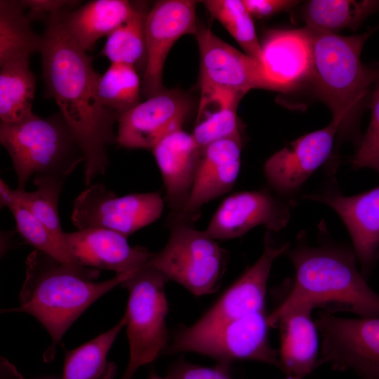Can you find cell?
Listing matches in <instances>:
<instances>
[{
	"label": "cell",
	"instance_id": "cell-34",
	"mask_svg": "<svg viewBox=\"0 0 379 379\" xmlns=\"http://www.w3.org/2000/svg\"><path fill=\"white\" fill-rule=\"evenodd\" d=\"M351 162L354 168H371L379 173V77L372 95L370 124Z\"/></svg>",
	"mask_w": 379,
	"mask_h": 379
},
{
	"label": "cell",
	"instance_id": "cell-12",
	"mask_svg": "<svg viewBox=\"0 0 379 379\" xmlns=\"http://www.w3.org/2000/svg\"><path fill=\"white\" fill-rule=\"evenodd\" d=\"M196 5L191 0H160L147 14L146 63L141 86L147 98L166 90L163 70L174 44L184 35L197 34Z\"/></svg>",
	"mask_w": 379,
	"mask_h": 379
},
{
	"label": "cell",
	"instance_id": "cell-3",
	"mask_svg": "<svg viewBox=\"0 0 379 379\" xmlns=\"http://www.w3.org/2000/svg\"><path fill=\"white\" fill-rule=\"evenodd\" d=\"M99 274L97 269L69 266L35 249L26 260L20 306L2 312L34 316L51 335V347L55 348L90 305L131 275L117 274L109 279L95 281Z\"/></svg>",
	"mask_w": 379,
	"mask_h": 379
},
{
	"label": "cell",
	"instance_id": "cell-10",
	"mask_svg": "<svg viewBox=\"0 0 379 379\" xmlns=\"http://www.w3.org/2000/svg\"><path fill=\"white\" fill-rule=\"evenodd\" d=\"M164 206L159 192L118 197L104 185L95 184L75 199L71 220L78 230L103 228L128 237L160 218Z\"/></svg>",
	"mask_w": 379,
	"mask_h": 379
},
{
	"label": "cell",
	"instance_id": "cell-28",
	"mask_svg": "<svg viewBox=\"0 0 379 379\" xmlns=\"http://www.w3.org/2000/svg\"><path fill=\"white\" fill-rule=\"evenodd\" d=\"M126 324L124 315L108 331L68 352L61 379H99L104 373L108 352Z\"/></svg>",
	"mask_w": 379,
	"mask_h": 379
},
{
	"label": "cell",
	"instance_id": "cell-4",
	"mask_svg": "<svg viewBox=\"0 0 379 379\" xmlns=\"http://www.w3.org/2000/svg\"><path fill=\"white\" fill-rule=\"evenodd\" d=\"M311 79L317 97L341 122L339 132L352 127L358 109L379 71L361 61L363 46L373 30L354 36L311 29Z\"/></svg>",
	"mask_w": 379,
	"mask_h": 379
},
{
	"label": "cell",
	"instance_id": "cell-42",
	"mask_svg": "<svg viewBox=\"0 0 379 379\" xmlns=\"http://www.w3.org/2000/svg\"><path fill=\"white\" fill-rule=\"evenodd\" d=\"M121 379H130V378H127V377L126 378V376H124V375H122V377H121Z\"/></svg>",
	"mask_w": 379,
	"mask_h": 379
},
{
	"label": "cell",
	"instance_id": "cell-38",
	"mask_svg": "<svg viewBox=\"0 0 379 379\" xmlns=\"http://www.w3.org/2000/svg\"><path fill=\"white\" fill-rule=\"evenodd\" d=\"M0 202L1 207H7L9 210L19 203L13 194V190H11L2 179L0 180Z\"/></svg>",
	"mask_w": 379,
	"mask_h": 379
},
{
	"label": "cell",
	"instance_id": "cell-32",
	"mask_svg": "<svg viewBox=\"0 0 379 379\" xmlns=\"http://www.w3.org/2000/svg\"><path fill=\"white\" fill-rule=\"evenodd\" d=\"M146 13L137 9L128 20L107 36L101 54L110 63L135 66L143 56L146 61Z\"/></svg>",
	"mask_w": 379,
	"mask_h": 379
},
{
	"label": "cell",
	"instance_id": "cell-6",
	"mask_svg": "<svg viewBox=\"0 0 379 379\" xmlns=\"http://www.w3.org/2000/svg\"><path fill=\"white\" fill-rule=\"evenodd\" d=\"M168 225V241L147 264L197 296L215 292L227 268L228 252L193 223L172 220Z\"/></svg>",
	"mask_w": 379,
	"mask_h": 379
},
{
	"label": "cell",
	"instance_id": "cell-15",
	"mask_svg": "<svg viewBox=\"0 0 379 379\" xmlns=\"http://www.w3.org/2000/svg\"><path fill=\"white\" fill-rule=\"evenodd\" d=\"M268 230L260 258L248 267L240 277L193 325L197 328L216 326L246 315L264 311L267 284L274 260L286 253L288 244L277 245Z\"/></svg>",
	"mask_w": 379,
	"mask_h": 379
},
{
	"label": "cell",
	"instance_id": "cell-40",
	"mask_svg": "<svg viewBox=\"0 0 379 379\" xmlns=\"http://www.w3.org/2000/svg\"><path fill=\"white\" fill-rule=\"evenodd\" d=\"M148 379H166L165 377H161L156 373H152L149 375V377Z\"/></svg>",
	"mask_w": 379,
	"mask_h": 379
},
{
	"label": "cell",
	"instance_id": "cell-20",
	"mask_svg": "<svg viewBox=\"0 0 379 379\" xmlns=\"http://www.w3.org/2000/svg\"><path fill=\"white\" fill-rule=\"evenodd\" d=\"M241 147V140L230 138L213 142L202 150L190 199L184 210L168 220L194 223L205 204L231 190L240 172Z\"/></svg>",
	"mask_w": 379,
	"mask_h": 379
},
{
	"label": "cell",
	"instance_id": "cell-26",
	"mask_svg": "<svg viewBox=\"0 0 379 379\" xmlns=\"http://www.w3.org/2000/svg\"><path fill=\"white\" fill-rule=\"evenodd\" d=\"M19 1H0V67L17 58L40 51L44 38L32 28Z\"/></svg>",
	"mask_w": 379,
	"mask_h": 379
},
{
	"label": "cell",
	"instance_id": "cell-30",
	"mask_svg": "<svg viewBox=\"0 0 379 379\" xmlns=\"http://www.w3.org/2000/svg\"><path fill=\"white\" fill-rule=\"evenodd\" d=\"M237 107L215 101L201 102L197 119L191 133L201 150L225 139H240Z\"/></svg>",
	"mask_w": 379,
	"mask_h": 379
},
{
	"label": "cell",
	"instance_id": "cell-41",
	"mask_svg": "<svg viewBox=\"0 0 379 379\" xmlns=\"http://www.w3.org/2000/svg\"><path fill=\"white\" fill-rule=\"evenodd\" d=\"M285 379H303V378H300V377H295V376H287V378Z\"/></svg>",
	"mask_w": 379,
	"mask_h": 379
},
{
	"label": "cell",
	"instance_id": "cell-19",
	"mask_svg": "<svg viewBox=\"0 0 379 379\" xmlns=\"http://www.w3.org/2000/svg\"><path fill=\"white\" fill-rule=\"evenodd\" d=\"M260 46V65L270 90L288 91L310 78L312 48L305 27L272 30Z\"/></svg>",
	"mask_w": 379,
	"mask_h": 379
},
{
	"label": "cell",
	"instance_id": "cell-5",
	"mask_svg": "<svg viewBox=\"0 0 379 379\" xmlns=\"http://www.w3.org/2000/svg\"><path fill=\"white\" fill-rule=\"evenodd\" d=\"M0 142L9 154L19 190L34 178L65 179L84 153L61 114L40 118L34 113L13 123H0Z\"/></svg>",
	"mask_w": 379,
	"mask_h": 379
},
{
	"label": "cell",
	"instance_id": "cell-21",
	"mask_svg": "<svg viewBox=\"0 0 379 379\" xmlns=\"http://www.w3.org/2000/svg\"><path fill=\"white\" fill-rule=\"evenodd\" d=\"M152 150L161 175L169 218H173L184 210L190 199L202 150L192 134L183 129L167 135Z\"/></svg>",
	"mask_w": 379,
	"mask_h": 379
},
{
	"label": "cell",
	"instance_id": "cell-18",
	"mask_svg": "<svg viewBox=\"0 0 379 379\" xmlns=\"http://www.w3.org/2000/svg\"><path fill=\"white\" fill-rule=\"evenodd\" d=\"M304 198L324 203L338 214L351 237L362 274L368 275L379 258V187L351 197L326 192Z\"/></svg>",
	"mask_w": 379,
	"mask_h": 379
},
{
	"label": "cell",
	"instance_id": "cell-35",
	"mask_svg": "<svg viewBox=\"0 0 379 379\" xmlns=\"http://www.w3.org/2000/svg\"><path fill=\"white\" fill-rule=\"evenodd\" d=\"M166 379H234L229 366L218 364L215 367H204L180 361L175 364Z\"/></svg>",
	"mask_w": 379,
	"mask_h": 379
},
{
	"label": "cell",
	"instance_id": "cell-27",
	"mask_svg": "<svg viewBox=\"0 0 379 379\" xmlns=\"http://www.w3.org/2000/svg\"><path fill=\"white\" fill-rule=\"evenodd\" d=\"M142 81L134 65L110 63L97 82V95L102 105L118 120L139 103Z\"/></svg>",
	"mask_w": 379,
	"mask_h": 379
},
{
	"label": "cell",
	"instance_id": "cell-7",
	"mask_svg": "<svg viewBox=\"0 0 379 379\" xmlns=\"http://www.w3.org/2000/svg\"><path fill=\"white\" fill-rule=\"evenodd\" d=\"M168 280L157 268L147 264L121 284L129 294L124 316L130 357L124 373L129 376L154 361L169 345L165 293Z\"/></svg>",
	"mask_w": 379,
	"mask_h": 379
},
{
	"label": "cell",
	"instance_id": "cell-24",
	"mask_svg": "<svg viewBox=\"0 0 379 379\" xmlns=\"http://www.w3.org/2000/svg\"><path fill=\"white\" fill-rule=\"evenodd\" d=\"M36 79L29 67V55L10 60L0 70L1 121L13 123L33 114Z\"/></svg>",
	"mask_w": 379,
	"mask_h": 379
},
{
	"label": "cell",
	"instance_id": "cell-31",
	"mask_svg": "<svg viewBox=\"0 0 379 379\" xmlns=\"http://www.w3.org/2000/svg\"><path fill=\"white\" fill-rule=\"evenodd\" d=\"M63 180L54 178H34V184L38 187L33 192L13 190L18 202L60 239L65 241L58 214V200ZM66 242V241H65Z\"/></svg>",
	"mask_w": 379,
	"mask_h": 379
},
{
	"label": "cell",
	"instance_id": "cell-16",
	"mask_svg": "<svg viewBox=\"0 0 379 379\" xmlns=\"http://www.w3.org/2000/svg\"><path fill=\"white\" fill-rule=\"evenodd\" d=\"M187 113V101L165 90L119 119L116 142L127 149H152L163 138L182 129Z\"/></svg>",
	"mask_w": 379,
	"mask_h": 379
},
{
	"label": "cell",
	"instance_id": "cell-9",
	"mask_svg": "<svg viewBox=\"0 0 379 379\" xmlns=\"http://www.w3.org/2000/svg\"><path fill=\"white\" fill-rule=\"evenodd\" d=\"M314 322L321 337L317 367L329 364L358 379H379V317L345 318L324 310Z\"/></svg>",
	"mask_w": 379,
	"mask_h": 379
},
{
	"label": "cell",
	"instance_id": "cell-2",
	"mask_svg": "<svg viewBox=\"0 0 379 379\" xmlns=\"http://www.w3.org/2000/svg\"><path fill=\"white\" fill-rule=\"evenodd\" d=\"M286 253L295 268L294 283L284 300L268 315L270 326L280 314L302 305L331 313L347 311L359 317H379V295L359 272L354 252L299 245Z\"/></svg>",
	"mask_w": 379,
	"mask_h": 379
},
{
	"label": "cell",
	"instance_id": "cell-14",
	"mask_svg": "<svg viewBox=\"0 0 379 379\" xmlns=\"http://www.w3.org/2000/svg\"><path fill=\"white\" fill-rule=\"evenodd\" d=\"M290 216L288 206L268 189L239 192L221 202L205 231L215 240L242 237L258 225L278 232Z\"/></svg>",
	"mask_w": 379,
	"mask_h": 379
},
{
	"label": "cell",
	"instance_id": "cell-25",
	"mask_svg": "<svg viewBox=\"0 0 379 379\" xmlns=\"http://www.w3.org/2000/svg\"><path fill=\"white\" fill-rule=\"evenodd\" d=\"M379 8L377 1L312 0L302 9L306 27L328 32L355 29L371 13Z\"/></svg>",
	"mask_w": 379,
	"mask_h": 379
},
{
	"label": "cell",
	"instance_id": "cell-36",
	"mask_svg": "<svg viewBox=\"0 0 379 379\" xmlns=\"http://www.w3.org/2000/svg\"><path fill=\"white\" fill-rule=\"evenodd\" d=\"M23 8L28 9V18H41L65 12V10L77 4V1L69 0H22L19 1Z\"/></svg>",
	"mask_w": 379,
	"mask_h": 379
},
{
	"label": "cell",
	"instance_id": "cell-17",
	"mask_svg": "<svg viewBox=\"0 0 379 379\" xmlns=\"http://www.w3.org/2000/svg\"><path fill=\"white\" fill-rule=\"evenodd\" d=\"M69 251L80 265L117 274H132L147 264L152 252L131 246L127 237L103 228H87L65 232Z\"/></svg>",
	"mask_w": 379,
	"mask_h": 379
},
{
	"label": "cell",
	"instance_id": "cell-33",
	"mask_svg": "<svg viewBox=\"0 0 379 379\" xmlns=\"http://www.w3.org/2000/svg\"><path fill=\"white\" fill-rule=\"evenodd\" d=\"M10 211L15 220L17 231L26 242L65 265L81 266L71 255L66 242L56 237L20 203Z\"/></svg>",
	"mask_w": 379,
	"mask_h": 379
},
{
	"label": "cell",
	"instance_id": "cell-37",
	"mask_svg": "<svg viewBox=\"0 0 379 379\" xmlns=\"http://www.w3.org/2000/svg\"><path fill=\"white\" fill-rule=\"evenodd\" d=\"M252 18H264L290 9L299 3L291 0H243Z\"/></svg>",
	"mask_w": 379,
	"mask_h": 379
},
{
	"label": "cell",
	"instance_id": "cell-29",
	"mask_svg": "<svg viewBox=\"0 0 379 379\" xmlns=\"http://www.w3.org/2000/svg\"><path fill=\"white\" fill-rule=\"evenodd\" d=\"M203 2L211 15L226 29L244 53L260 63V43L253 18L243 0H207Z\"/></svg>",
	"mask_w": 379,
	"mask_h": 379
},
{
	"label": "cell",
	"instance_id": "cell-23",
	"mask_svg": "<svg viewBox=\"0 0 379 379\" xmlns=\"http://www.w3.org/2000/svg\"><path fill=\"white\" fill-rule=\"evenodd\" d=\"M137 9L126 0H94L60 13L61 21L74 41L87 51L128 20Z\"/></svg>",
	"mask_w": 379,
	"mask_h": 379
},
{
	"label": "cell",
	"instance_id": "cell-11",
	"mask_svg": "<svg viewBox=\"0 0 379 379\" xmlns=\"http://www.w3.org/2000/svg\"><path fill=\"white\" fill-rule=\"evenodd\" d=\"M201 93L227 92L240 98L253 88L270 89L260 63L210 29L198 28Z\"/></svg>",
	"mask_w": 379,
	"mask_h": 379
},
{
	"label": "cell",
	"instance_id": "cell-39",
	"mask_svg": "<svg viewBox=\"0 0 379 379\" xmlns=\"http://www.w3.org/2000/svg\"><path fill=\"white\" fill-rule=\"evenodd\" d=\"M1 379H23L16 368L4 358L1 359Z\"/></svg>",
	"mask_w": 379,
	"mask_h": 379
},
{
	"label": "cell",
	"instance_id": "cell-22",
	"mask_svg": "<svg viewBox=\"0 0 379 379\" xmlns=\"http://www.w3.org/2000/svg\"><path fill=\"white\" fill-rule=\"evenodd\" d=\"M313 307L300 305L277 317L270 326H279L281 371L287 376L304 378L319 359L318 330L312 317Z\"/></svg>",
	"mask_w": 379,
	"mask_h": 379
},
{
	"label": "cell",
	"instance_id": "cell-1",
	"mask_svg": "<svg viewBox=\"0 0 379 379\" xmlns=\"http://www.w3.org/2000/svg\"><path fill=\"white\" fill-rule=\"evenodd\" d=\"M43 38L39 52L46 91L84 153V182L89 186L108 166L107 147L116 142L118 119L100 103L96 91L100 74L67 32L60 13L48 19Z\"/></svg>",
	"mask_w": 379,
	"mask_h": 379
},
{
	"label": "cell",
	"instance_id": "cell-8",
	"mask_svg": "<svg viewBox=\"0 0 379 379\" xmlns=\"http://www.w3.org/2000/svg\"><path fill=\"white\" fill-rule=\"evenodd\" d=\"M267 317L264 310L210 327H182L164 353H198L228 366L234 361H255L281 370L279 352L269 341Z\"/></svg>",
	"mask_w": 379,
	"mask_h": 379
},
{
	"label": "cell",
	"instance_id": "cell-13",
	"mask_svg": "<svg viewBox=\"0 0 379 379\" xmlns=\"http://www.w3.org/2000/svg\"><path fill=\"white\" fill-rule=\"evenodd\" d=\"M341 122L333 119L326 127L288 143L265 162L264 175L270 187L279 195L297 190L330 157Z\"/></svg>",
	"mask_w": 379,
	"mask_h": 379
}]
</instances>
